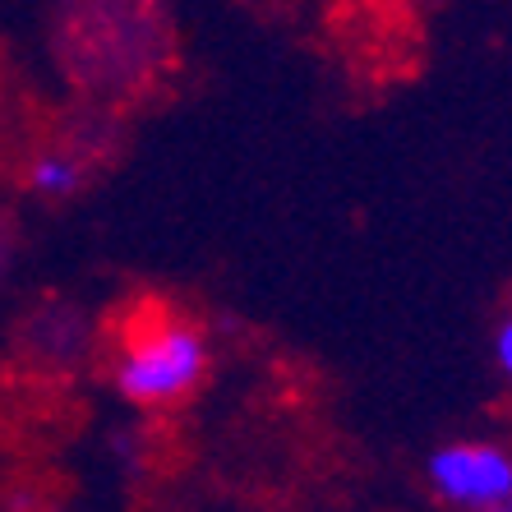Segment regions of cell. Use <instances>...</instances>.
<instances>
[{
    "mask_svg": "<svg viewBox=\"0 0 512 512\" xmlns=\"http://www.w3.org/2000/svg\"><path fill=\"white\" fill-rule=\"evenodd\" d=\"M213 346L199 323L143 305L125 319L111 360V388L139 411H171L208 383Z\"/></svg>",
    "mask_w": 512,
    "mask_h": 512,
    "instance_id": "6da1fadb",
    "label": "cell"
},
{
    "mask_svg": "<svg viewBox=\"0 0 512 512\" xmlns=\"http://www.w3.org/2000/svg\"><path fill=\"white\" fill-rule=\"evenodd\" d=\"M429 494L457 512H512V453L489 439L443 443L425 466Z\"/></svg>",
    "mask_w": 512,
    "mask_h": 512,
    "instance_id": "7a4b0ae2",
    "label": "cell"
},
{
    "mask_svg": "<svg viewBox=\"0 0 512 512\" xmlns=\"http://www.w3.org/2000/svg\"><path fill=\"white\" fill-rule=\"evenodd\" d=\"M93 176V157L84 148H74V143H51V148H37L28 157L24 167V185L28 194L47 203H60V199H74V194L88 185Z\"/></svg>",
    "mask_w": 512,
    "mask_h": 512,
    "instance_id": "3957f363",
    "label": "cell"
},
{
    "mask_svg": "<svg viewBox=\"0 0 512 512\" xmlns=\"http://www.w3.org/2000/svg\"><path fill=\"white\" fill-rule=\"evenodd\" d=\"M494 365H499V374L512 383V314L499 323V333H494Z\"/></svg>",
    "mask_w": 512,
    "mask_h": 512,
    "instance_id": "277c9868",
    "label": "cell"
}]
</instances>
